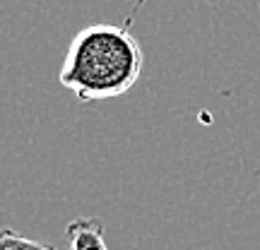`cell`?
Here are the masks:
<instances>
[{
  "label": "cell",
  "mask_w": 260,
  "mask_h": 250,
  "mask_svg": "<svg viewBox=\"0 0 260 250\" xmlns=\"http://www.w3.org/2000/svg\"><path fill=\"white\" fill-rule=\"evenodd\" d=\"M145 53L128 27L89 24L68 46L58 80L77 101H106L133 89Z\"/></svg>",
  "instance_id": "cell-1"
},
{
  "label": "cell",
  "mask_w": 260,
  "mask_h": 250,
  "mask_svg": "<svg viewBox=\"0 0 260 250\" xmlns=\"http://www.w3.org/2000/svg\"><path fill=\"white\" fill-rule=\"evenodd\" d=\"M104 226L102 219L96 217H77L65 226V238L70 250H109L106 238H104Z\"/></svg>",
  "instance_id": "cell-2"
},
{
  "label": "cell",
  "mask_w": 260,
  "mask_h": 250,
  "mask_svg": "<svg viewBox=\"0 0 260 250\" xmlns=\"http://www.w3.org/2000/svg\"><path fill=\"white\" fill-rule=\"evenodd\" d=\"M0 250H56L51 243L27 238L15 229H0Z\"/></svg>",
  "instance_id": "cell-3"
}]
</instances>
